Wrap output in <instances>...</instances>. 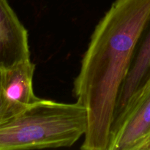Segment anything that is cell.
<instances>
[{"mask_svg": "<svg viewBox=\"0 0 150 150\" xmlns=\"http://www.w3.org/2000/svg\"><path fill=\"white\" fill-rule=\"evenodd\" d=\"M137 150H150V134L139 145Z\"/></svg>", "mask_w": 150, "mask_h": 150, "instance_id": "cell-8", "label": "cell"}, {"mask_svg": "<svg viewBox=\"0 0 150 150\" xmlns=\"http://www.w3.org/2000/svg\"><path fill=\"white\" fill-rule=\"evenodd\" d=\"M35 64L31 59L1 71L2 122L21 114L40 99L33 89Z\"/></svg>", "mask_w": 150, "mask_h": 150, "instance_id": "cell-3", "label": "cell"}, {"mask_svg": "<svg viewBox=\"0 0 150 150\" xmlns=\"http://www.w3.org/2000/svg\"><path fill=\"white\" fill-rule=\"evenodd\" d=\"M150 70V22L144 33L127 78L122 85L116 110L114 121L120 117Z\"/></svg>", "mask_w": 150, "mask_h": 150, "instance_id": "cell-6", "label": "cell"}, {"mask_svg": "<svg viewBox=\"0 0 150 150\" xmlns=\"http://www.w3.org/2000/svg\"><path fill=\"white\" fill-rule=\"evenodd\" d=\"M87 127L82 104L40 98L24 111L0 122V150L70 147Z\"/></svg>", "mask_w": 150, "mask_h": 150, "instance_id": "cell-2", "label": "cell"}, {"mask_svg": "<svg viewBox=\"0 0 150 150\" xmlns=\"http://www.w3.org/2000/svg\"><path fill=\"white\" fill-rule=\"evenodd\" d=\"M150 95V70L148 73L147 76L144 79L142 84L141 85L140 87L137 90V92L135 93L133 98L130 100V103L127 105L125 111H123L122 114L120 115L117 120L114 122L112 126V130H111V135L112 133L118 128L119 126L122 124L123 121L125 120L126 117L133 111L136 109L141 103L144 102L145 100L147 98V97Z\"/></svg>", "mask_w": 150, "mask_h": 150, "instance_id": "cell-7", "label": "cell"}, {"mask_svg": "<svg viewBox=\"0 0 150 150\" xmlns=\"http://www.w3.org/2000/svg\"><path fill=\"white\" fill-rule=\"evenodd\" d=\"M150 22V0H116L94 29L73 83L87 112L81 149L109 150L119 95Z\"/></svg>", "mask_w": 150, "mask_h": 150, "instance_id": "cell-1", "label": "cell"}, {"mask_svg": "<svg viewBox=\"0 0 150 150\" xmlns=\"http://www.w3.org/2000/svg\"><path fill=\"white\" fill-rule=\"evenodd\" d=\"M150 134V95L113 133L109 150H137Z\"/></svg>", "mask_w": 150, "mask_h": 150, "instance_id": "cell-5", "label": "cell"}, {"mask_svg": "<svg viewBox=\"0 0 150 150\" xmlns=\"http://www.w3.org/2000/svg\"><path fill=\"white\" fill-rule=\"evenodd\" d=\"M2 120V103H1V70H0V122H1Z\"/></svg>", "mask_w": 150, "mask_h": 150, "instance_id": "cell-9", "label": "cell"}, {"mask_svg": "<svg viewBox=\"0 0 150 150\" xmlns=\"http://www.w3.org/2000/svg\"><path fill=\"white\" fill-rule=\"evenodd\" d=\"M30 59L29 35L8 0H0V70Z\"/></svg>", "mask_w": 150, "mask_h": 150, "instance_id": "cell-4", "label": "cell"}]
</instances>
